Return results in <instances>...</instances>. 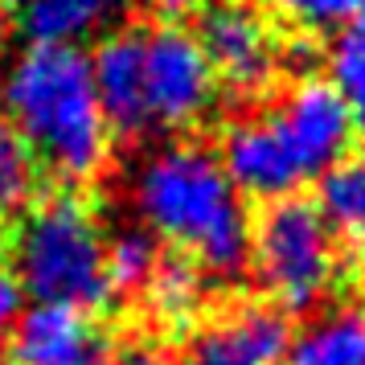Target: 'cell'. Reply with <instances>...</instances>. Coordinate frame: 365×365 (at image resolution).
<instances>
[{
  "label": "cell",
  "instance_id": "12",
  "mask_svg": "<svg viewBox=\"0 0 365 365\" xmlns=\"http://www.w3.org/2000/svg\"><path fill=\"white\" fill-rule=\"evenodd\" d=\"M292 365H365V304H341L292 336Z\"/></svg>",
  "mask_w": 365,
  "mask_h": 365
},
{
  "label": "cell",
  "instance_id": "15",
  "mask_svg": "<svg viewBox=\"0 0 365 365\" xmlns=\"http://www.w3.org/2000/svg\"><path fill=\"white\" fill-rule=\"evenodd\" d=\"M160 263V247L148 230H119L107 238V292L111 296H140L144 283Z\"/></svg>",
  "mask_w": 365,
  "mask_h": 365
},
{
  "label": "cell",
  "instance_id": "18",
  "mask_svg": "<svg viewBox=\"0 0 365 365\" xmlns=\"http://www.w3.org/2000/svg\"><path fill=\"white\" fill-rule=\"evenodd\" d=\"M21 312H25V292H21L17 275L0 263V336L13 332V324L21 320Z\"/></svg>",
  "mask_w": 365,
  "mask_h": 365
},
{
  "label": "cell",
  "instance_id": "8",
  "mask_svg": "<svg viewBox=\"0 0 365 365\" xmlns=\"http://www.w3.org/2000/svg\"><path fill=\"white\" fill-rule=\"evenodd\" d=\"M292 349V320L271 304H234L185 336L177 365H279Z\"/></svg>",
  "mask_w": 365,
  "mask_h": 365
},
{
  "label": "cell",
  "instance_id": "13",
  "mask_svg": "<svg viewBox=\"0 0 365 365\" xmlns=\"http://www.w3.org/2000/svg\"><path fill=\"white\" fill-rule=\"evenodd\" d=\"M320 214L336 242L365 259V152H353L329 177H320Z\"/></svg>",
  "mask_w": 365,
  "mask_h": 365
},
{
  "label": "cell",
  "instance_id": "22",
  "mask_svg": "<svg viewBox=\"0 0 365 365\" xmlns=\"http://www.w3.org/2000/svg\"><path fill=\"white\" fill-rule=\"evenodd\" d=\"M0 365H4V357H0Z\"/></svg>",
  "mask_w": 365,
  "mask_h": 365
},
{
  "label": "cell",
  "instance_id": "20",
  "mask_svg": "<svg viewBox=\"0 0 365 365\" xmlns=\"http://www.w3.org/2000/svg\"><path fill=\"white\" fill-rule=\"evenodd\" d=\"M345 34L353 37V41H361V46H365V4H361V13H357V17H353V25H349Z\"/></svg>",
  "mask_w": 365,
  "mask_h": 365
},
{
  "label": "cell",
  "instance_id": "1",
  "mask_svg": "<svg viewBox=\"0 0 365 365\" xmlns=\"http://www.w3.org/2000/svg\"><path fill=\"white\" fill-rule=\"evenodd\" d=\"M140 230L168 242L201 275L238 279L250 255V214L214 148L173 140L152 148L132 177Z\"/></svg>",
  "mask_w": 365,
  "mask_h": 365
},
{
  "label": "cell",
  "instance_id": "3",
  "mask_svg": "<svg viewBox=\"0 0 365 365\" xmlns=\"http://www.w3.org/2000/svg\"><path fill=\"white\" fill-rule=\"evenodd\" d=\"M9 123L29 144L41 173L66 185L95 181L111 156V128L91 83V58L74 46H25L0 78Z\"/></svg>",
  "mask_w": 365,
  "mask_h": 365
},
{
  "label": "cell",
  "instance_id": "21",
  "mask_svg": "<svg viewBox=\"0 0 365 365\" xmlns=\"http://www.w3.org/2000/svg\"><path fill=\"white\" fill-rule=\"evenodd\" d=\"M0 58H4V25H0Z\"/></svg>",
  "mask_w": 365,
  "mask_h": 365
},
{
  "label": "cell",
  "instance_id": "16",
  "mask_svg": "<svg viewBox=\"0 0 365 365\" xmlns=\"http://www.w3.org/2000/svg\"><path fill=\"white\" fill-rule=\"evenodd\" d=\"M263 4H267V13L275 21H283L292 34L320 37V34L349 29L365 0H263Z\"/></svg>",
  "mask_w": 365,
  "mask_h": 365
},
{
  "label": "cell",
  "instance_id": "2",
  "mask_svg": "<svg viewBox=\"0 0 365 365\" xmlns=\"http://www.w3.org/2000/svg\"><path fill=\"white\" fill-rule=\"evenodd\" d=\"M353 119L329 78L304 74L279 103L234 119L217 160L238 197L283 201L329 177L353 148Z\"/></svg>",
  "mask_w": 365,
  "mask_h": 365
},
{
  "label": "cell",
  "instance_id": "7",
  "mask_svg": "<svg viewBox=\"0 0 365 365\" xmlns=\"http://www.w3.org/2000/svg\"><path fill=\"white\" fill-rule=\"evenodd\" d=\"M205 62L214 70L217 86L238 95H259L275 83L283 66V46L271 21L250 9L247 0H205L197 4V34Z\"/></svg>",
  "mask_w": 365,
  "mask_h": 365
},
{
  "label": "cell",
  "instance_id": "17",
  "mask_svg": "<svg viewBox=\"0 0 365 365\" xmlns=\"http://www.w3.org/2000/svg\"><path fill=\"white\" fill-rule=\"evenodd\" d=\"M329 86L341 95L353 132L365 135V46L341 34V41L329 50Z\"/></svg>",
  "mask_w": 365,
  "mask_h": 365
},
{
  "label": "cell",
  "instance_id": "9",
  "mask_svg": "<svg viewBox=\"0 0 365 365\" xmlns=\"http://www.w3.org/2000/svg\"><path fill=\"white\" fill-rule=\"evenodd\" d=\"M111 336L91 312L34 304L9 332L4 365H111Z\"/></svg>",
  "mask_w": 365,
  "mask_h": 365
},
{
  "label": "cell",
  "instance_id": "5",
  "mask_svg": "<svg viewBox=\"0 0 365 365\" xmlns=\"http://www.w3.org/2000/svg\"><path fill=\"white\" fill-rule=\"evenodd\" d=\"M247 267L267 304L283 316L316 312L341 279V242L312 197L267 201L250 222Z\"/></svg>",
  "mask_w": 365,
  "mask_h": 365
},
{
  "label": "cell",
  "instance_id": "11",
  "mask_svg": "<svg viewBox=\"0 0 365 365\" xmlns=\"http://www.w3.org/2000/svg\"><path fill=\"white\" fill-rule=\"evenodd\" d=\"M140 299L160 332H193L205 312V275L181 255H160Z\"/></svg>",
  "mask_w": 365,
  "mask_h": 365
},
{
  "label": "cell",
  "instance_id": "14",
  "mask_svg": "<svg viewBox=\"0 0 365 365\" xmlns=\"http://www.w3.org/2000/svg\"><path fill=\"white\" fill-rule=\"evenodd\" d=\"M41 165L9 119H0V217H21L41 193Z\"/></svg>",
  "mask_w": 365,
  "mask_h": 365
},
{
  "label": "cell",
  "instance_id": "19",
  "mask_svg": "<svg viewBox=\"0 0 365 365\" xmlns=\"http://www.w3.org/2000/svg\"><path fill=\"white\" fill-rule=\"evenodd\" d=\"M201 0H152V9L160 13V25H181V17L197 13Z\"/></svg>",
  "mask_w": 365,
  "mask_h": 365
},
{
  "label": "cell",
  "instance_id": "6",
  "mask_svg": "<svg viewBox=\"0 0 365 365\" xmlns=\"http://www.w3.org/2000/svg\"><path fill=\"white\" fill-rule=\"evenodd\" d=\"M214 70L201 46L181 25H152L140 29V107L144 132L177 135L193 132L217 111Z\"/></svg>",
  "mask_w": 365,
  "mask_h": 365
},
{
  "label": "cell",
  "instance_id": "10",
  "mask_svg": "<svg viewBox=\"0 0 365 365\" xmlns=\"http://www.w3.org/2000/svg\"><path fill=\"white\" fill-rule=\"evenodd\" d=\"M135 0H21L17 25L29 46H74L95 34H115Z\"/></svg>",
  "mask_w": 365,
  "mask_h": 365
},
{
  "label": "cell",
  "instance_id": "4",
  "mask_svg": "<svg viewBox=\"0 0 365 365\" xmlns=\"http://www.w3.org/2000/svg\"><path fill=\"white\" fill-rule=\"evenodd\" d=\"M37 304L99 312L107 292V234L78 193L37 197L13 226V267Z\"/></svg>",
  "mask_w": 365,
  "mask_h": 365
}]
</instances>
